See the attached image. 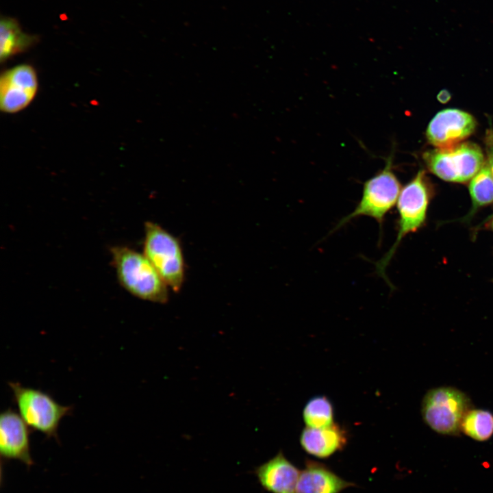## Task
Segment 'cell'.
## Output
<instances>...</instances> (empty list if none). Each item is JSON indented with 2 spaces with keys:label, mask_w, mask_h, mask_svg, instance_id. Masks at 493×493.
Here are the masks:
<instances>
[{
  "label": "cell",
  "mask_w": 493,
  "mask_h": 493,
  "mask_svg": "<svg viewBox=\"0 0 493 493\" xmlns=\"http://www.w3.org/2000/svg\"><path fill=\"white\" fill-rule=\"evenodd\" d=\"M111 253L118 279L127 291L145 301H168V286L144 253L123 246L112 248Z\"/></svg>",
  "instance_id": "6da1fadb"
},
{
  "label": "cell",
  "mask_w": 493,
  "mask_h": 493,
  "mask_svg": "<svg viewBox=\"0 0 493 493\" xmlns=\"http://www.w3.org/2000/svg\"><path fill=\"white\" fill-rule=\"evenodd\" d=\"M431 198V188L425 171L420 170L402 189L397 201L398 232L391 248L376 264L379 275L388 283L385 268L405 236L416 232L425 224Z\"/></svg>",
  "instance_id": "7a4b0ae2"
},
{
  "label": "cell",
  "mask_w": 493,
  "mask_h": 493,
  "mask_svg": "<svg viewBox=\"0 0 493 493\" xmlns=\"http://www.w3.org/2000/svg\"><path fill=\"white\" fill-rule=\"evenodd\" d=\"M8 385L18 414L29 427L58 439L60 422L71 414L73 407L61 405L49 394L19 382L10 381Z\"/></svg>",
  "instance_id": "3957f363"
},
{
  "label": "cell",
  "mask_w": 493,
  "mask_h": 493,
  "mask_svg": "<svg viewBox=\"0 0 493 493\" xmlns=\"http://www.w3.org/2000/svg\"><path fill=\"white\" fill-rule=\"evenodd\" d=\"M471 401L464 392L451 386L429 390L424 396L421 414L424 422L435 432L457 435L465 414L471 409Z\"/></svg>",
  "instance_id": "277c9868"
},
{
  "label": "cell",
  "mask_w": 493,
  "mask_h": 493,
  "mask_svg": "<svg viewBox=\"0 0 493 493\" xmlns=\"http://www.w3.org/2000/svg\"><path fill=\"white\" fill-rule=\"evenodd\" d=\"M144 254L166 284L179 292L185 275L184 260L179 241L159 225H144Z\"/></svg>",
  "instance_id": "5b68a950"
},
{
  "label": "cell",
  "mask_w": 493,
  "mask_h": 493,
  "mask_svg": "<svg viewBox=\"0 0 493 493\" xmlns=\"http://www.w3.org/2000/svg\"><path fill=\"white\" fill-rule=\"evenodd\" d=\"M422 157L431 173L444 181L461 184L470 181L485 163L480 147L469 142L427 151Z\"/></svg>",
  "instance_id": "8992f818"
},
{
  "label": "cell",
  "mask_w": 493,
  "mask_h": 493,
  "mask_svg": "<svg viewBox=\"0 0 493 493\" xmlns=\"http://www.w3.org/2000/svg\"><path fill=\"white\" fill-rule=\"evenodd\" d=\"M401 189L392 170V158L390 156L385 167L364 183L357 205L352 212L342 218L335 229L361 216L372 218L382 225L386 214L397 203Z\"/></svg>",
  "instance_id": "52a82bcc"
},
{
  "label": "cell",
  "mask_w": 493,
  "mask_h": 493,
  "mask_svg": "<svg viewBox=\"0 0 493 493\" xmlns=\"http://www.w3.org/2000/svg\"><path fill=\"white\" fill-rule=\"evenodd\" d=\"M38 76L33 66L27 64L5 71L0 78V109L8 114L27 108L36 95Z\"/></svg>",
  "instance_id": "ba28073f"
},
{
  "label": "cell",
  "mask_w": 493,
  "mask_h": 493,
  "mask_svg": "<svg viewBox=\"0 0 493 493\" xmlns=\"http://www.w3.org/2000/svg\"><path fill=\"white\" fill-rule=\"evenodd\" d=\"M476 127V119L470 113L457 108H446L438 112L431 120L426 137L435 149H447L463 142Z\"/></svg>",
  "instance_id": "9c48e42d"
},
{
  "label": "cell",
  "mask_w": 493,
  "mask_h": 493,
  "mask_svg": "<svg viewBox=\"0 0 493 493\" xmlns=\"http://www.w3.org/2000/svg\"><path fill=\"white\" fill-rule=\"evenodd\" d=\"M29 432V426L18 413L12 408L3 410L0 415L1 456L32 465Z\"/></svg>",
  "instance_id": "30bf717a"
},
{
  "label": "cell",
  "mask_w": 493,
  "mask_h": 493,
  "mask_svg": "<svg viewBox=\"0 0 493 493\" xmlns=\"http://www.w3.org/2000/svg\"><path fill=\"white\" fill-rule=\"evenodd\" d=\"M255 473L262 487L270 493H296L300 471L282 451L257 467Z\"/></svg>",
  "instance_id": "8fae6325"
},
{
  "label": "cell",
  "mask_w": 493,
  "mask_h": 493,
  "mask_svg": "<svg viewBox=\"0 0 493 493\" xmlns=\"http://www.w3.org/2000/svg\"><path fill=\"white\" fill-rule=\"evenodd\" d=\"M347 441L346 431L336 423L319 429L306 427L300 436L303 449L320 459L327 458L343 449Z\"/></svg>",
  "instance_id": "7c38bea8"
},
{
  "label": "cell",
  "mask_w": 493,
  "mask_h": 493,
  "mask_svg": "<svg viewBox=\"0 0 493 493\" xmlns=\"http://www.w3.org/2000/svg\"><path fill=\"white\" fill-rule=\"evenodd\" d=\"M355 484L342 479L325 464L307 459L300 472L296 493H340Z\"/></svg>",
  "instance_id": "4fadbf2b"
},
{
  "label": "cell",
  "mask_w": 493,
  "mask_h": 493,
  "mask_svg": "<svg viewBox=\"0 0 493 493\" xmlns=\"http://www.w3.org/2000/svg\"><path fill=\"white\" fill-rule=\"evenodd\" d=\"M37 35L24 32L18 22L10 17L2 16L0 21V60L6 62L23 53L38 42Z\"/></svg>",
  "instance_id": "5bb4252c"
},
{
  "label": "cell",
  "mask_w": 493,
  "mask_h": 493,
  "mask_svg": "<svg viewBox=\"0 0 493 493\" xmlns=\"http://www.w3.org/2000/svg\"><path fill=\"white\" fill-rule=\"evenodd\" d=\"M468 190L472 207L467 218L479 209L493 203V175L486 162L470 180Z\"/></svg>",
  "instance_id": "9a60e30c"
},
{
  "label": "cell",
  "mask_w": 493,
  "mask_h": 493,
  "mask_svg": "<svg viewBox=\"0 0 493 493\" xmlns=\"http://www.w3.org/2000/svg\"><path fill=\"white\" fill-rule=\"evenodd\" d=\"M461 431L469 438L484 442L493 435V414L482 409H470L461 423Z\"/></svg>",
  "instance_id": "2e32d148"
},
{
  "label": "cell",
  "mask_w": 493,
  "mask_h": 493,
  "mask_svg": "<svg viewBox=\"0 0 493 493\" xmlns=\"http://www.w3.org/2000/svg\"><path fill=\"white\" fill-rule=\"evenodd\" d=\"M334 409L331 401L325 396H316L309 399L303 411L306 427L324 428L334 423Z\"/></svg>",
  "instance_id": "e0dca14e"
},
{
  "label": "cell",
  "mask_w": 493,
  "mask_h": 493,
  "mask_svg": "<svg viewBox=\"0 0 493 493\" xmlns=\"http://www.w3.org/2000/svg\"><path fill=\"white\" fill-rule=\"evenodd\" d=\"M487 138V164L493 175V136H488Z\"/></svg>",
  "instance_id": "ac0fdd59"
},
{
  "label": "cell",
  "mask_w": 493,
  "mask_h": 493,
  "mask_svg": "<svg viewBox=\"0 0 493 493\" xmlns=\"http://www.w3.org/2000/svg\"><path fill=\"white\" fill-rule=\"evenodd\" d=\"M438 99L442 103L447 102L450 99L449 92L443 90L438 94Z\"/></svg>",
  "instance_id": "d6986e66"
},
{
  "label": "cell",
  "mask_w": 493,
  "mask_h": 493,
  "mask_svg": "<svg viewBox=\"0 0 493 493\" xmlns=\"http://www.w3.org/2000/svg\"><path fill=\"white\" fill-rule=\"evenodd\" d=\"M489 227L491 229V230H492V231H493V216L491 218V220H490Z\"/></svg>",
  "instance_id": "ffe728a7"
}]
</instances>
